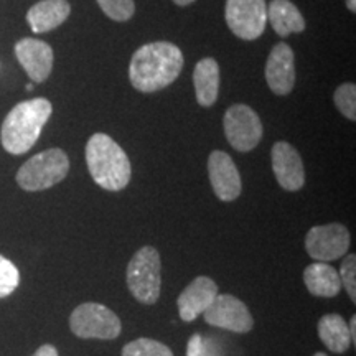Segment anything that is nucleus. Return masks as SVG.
<instances>
[{"instance_id": "nucleus-1", "label": "nucleus", "mask_w": 356, "mask_h": 356, "mask_svg": "<svg viewBox=\"0 0 356 356\" xmlns=\"http://www.w3.org/2000/svg\"><path fill=\"white\" fill-rule=\"evenodd\" d=\"M181 68L184 55L177 44L154 42L144 44L134 53L129 78L137 91L155 92L175 81Z\"/></svg>"}, {"instance_id": "nucleus-2", "label": "nucleus", "mask_w": 356, "mask_h": 356, "mask_svg": "<svg viewBox=\"0 0 356 356\" xmlns=\"http://www.w3.org/2000/svg\"><path fill=\"white\" fill-rule=\"evenodd\" d=\"M51 113V102L44 97L22 101L13 106L0 129V142L3 149L12 155L29 152L38 140Z\"/></svg>"}, {"instance_id": "nucleus-3", "label": "nucleus", "mask_w": 356, "mask_h": 356, "mask_svg": "<svg viewBox=\"0 0 356 356\" xmlns=\"http://www.w3.org/2000/svg\"><path fill=\"white\" fill-rule=\"evenodd\" d=\"M86 163L92 180L101 188L119 191L131 181V162L118 142L108 134L97 132L86 144Z\"/></svg>"}, {"instance_id": "nucleus-4", "label": "nucleus", "mask_w": 356, "mask_h": 356, "mask_svg": "<svg viewBox=\"0 0 356 356\" xmlns=\"http://www.w3.org/2000/svg\"><path fill=\"white\" fill-rule=\"evenodd\" d=\"M70 172L65 150L48 149L29 159L17 172V184L25 191H42L63 181Z\"/></svg>"}, {"instance_id": "nucleus-5", "label": "nucleus", "mask_w": 356, "mask_h": 356, "mask_svg": "<svg viewBox=\"0 0 356 356\" xmlns=\"http://www.w3.org/2000/svg\"><path fill=\"white\" fill-rule=\"evenodd\" d=\"M162 262L159 251L152 246L139 249L127 266V286L140 304L152 305L162 291Z\"/></svg>"}, {"instance_id": "nucleus-6", "label": "nucleus", "mask_w": 356, "mask_h": 356, "mask_svg": "<svg viewBox=\"0 0 356 356\" xmlns=\"http://www.w3.org/2000/svg\"><path fill=\"white\" fill-rule=\"evenodd\" d=\"M70 328L74 335L84 340H114L121 335L122 323L118 315L106 305L86 302L78 305L70 317Z\"/></svg>"}, {"instance_id": "nucleus-7", "label": "nucleus", "mask_w": 356, "mask_h": 356, "mask_svg": "<svg viewBox=\"0 0 356 356\" xmlns=\"http://www.w3.org/2000/svg\"><path fill=\"white\" fill-rule=\"evenodd\" d=\"M222 127L226 139L238 152H249L262 139L259 115L246 104L231 106L222 119Z\"/></svg>"}, {"instance_id": "nucleus-8", "label": "nucleus", "mask_w": 356, "mask_h": 356, "mask_svg": "<svg viewBox=\"0 0 356 356\" xmlns=\"http://www.w3.org/2000/svg\"><path fill=\"white\" fill-rule=\"evenodd\" d=\"M226 24L238 38L256 40L267 25L266 0H226Z\"/></svg>"}, {"instance_id": "nucleus-9", "label": "nucleus", "mask_w": 356, "mask_h": 356, "mask_svg": "<svg viewBox=\"0 0 356 356\" xmlns=\"http://www.w3.org/2000/svg\"><path fill=\"white\" fill-rule=\"evenodd\" d=\"M350 233L340 222L314 226L305 236V249L318 262L340 259L350 249Z\"/></svg>"}, {"instance_id": "nucleus-10", "label": "nucleus", "mask_w": 356, "mask_h": 356, "mask_svg": "<svg viewBox=\"0 0 356 356\" xmlns=\"http://www.w3.org/2000/svg\"><path fill=\"white\" fill-rule=\"evenodd\" d=\"M203 315L204 322L211 327L234 333L251 332L252 325H254V320H252L248 307L229 293H218Z\"/></svg>"}, {"instance_id": "nucleus-11", "label": "nucleus", "mask_w": 356, "mask_h": 356, "mask_svg": "<svg viewBox=\"0 0 356 356\" xmlns=\"http://www.w3.org/2000/svg\"><path fill=\"white\" fill-rule=\"evenodd\" d=\"M208 175L213 191L221 202H234L241 195V175L233 159L226 152L215 150L208 159Z\"/></svg>"}, {"instance_id": "nucleus-12", "label": "nucleus", "mask_w": 356, "mask_h": 356, "mask_svg": "<svg viewBox=\"0 0 356 356\" xmlns=\"http://www.w3.org/2000/svg\"><path fill=\"white\" fill-rule=\"evenodd\" d=\"M266 81L277 96H287L296 84V58L292 48L280 42L269 53L266 63Z\"/></svg>"}, {"instance_id": "nucleus-13", "label": "nucleus", "mask_w": 356, "mask_h": 356, "mask_svg": "<svg viewBox=\"0 0 356 356\" xmlns=\"http://www.w3.org/2000/svg\"><path fill=\"white\" fill-rule=\"evenodd\" d=\"M15 56L33 83L47 81L51 74L55 55L50 44L42 40L22 38L15 44Z\"/></svg>"}, {"instance_id": "nucleus-14", "label": "nucleus", "mask_w": 356, "mask_h": 356, "mask_svg": "<svg viewBox=\"0 0 356 356\" xmlns=\"http://www.w3.org/2000/svg\"><path fill=\"white\" fill-rule=\"evenodd\" d=\"M273 170L277 184L287 191L300 190L305 184V168L299 152L289 142H275L273 147Z\"/></svg>"}, {"instance_id": "nucleus-15", "label": "nucleus", "mask_w": 356, "mask_h": 356, "mask_svg": "<svg viewBox=\"0 0 356 356\" xmlns=\"http://www.w3.org/2000/svg\"><path fill=\"white\" fill-rule=\"evenodd\" d=\"M218 296V286L215 280L210 277L200 275L186 286L184 292L178 296V314L184 322H193L200 315L204 314V310L210 307Z\"/></svg>"}, {"instance_id": "nucleus-16", "label": "nucleus", "mask_w": 356, "mask_h": 356, "mask_svg": "<svg viewBox=\"0 0 356 356\" xmlns=\"http://www.w3.org/2000/svg\"><path fill=\"white\" fill-rule=\"evenodd\" d=\"M71 6L68 0H42L26 12V22L33 33H47L68 19Z\"/></svg>"}, {"instance_id": "nucleus-17", "label": "nucleus", "mask_w": 356, "mask_h": 356, "mask_svg": "<svg viewBox=\"0 0 356 356\" xmlns=\"http://www.w3.org/2000/svg\"><path fill=\"white\" fill-rule=\"evenodd\" d=\"M193 84L197 101L203 108H210L220 92V65L213 58H203L193 71Z\"/></svg>"}, {"instance_id": "nucleus-18", "label": "nucleus", "mask_w": 356, "mask_h": 356, "mask_svg": "<svg viewBox=\"0 0 356 356\" xmlns=\"http://www.w3.org/2000/svg\"><path fill=\"white\" fill-rule=\"evenodd\" d=\"M267 20L273 25L274 32L282 38L305 30V19L291 0H273L267 7Z\"/></svg>"}, {"instance_id": "nucleus-19", "label": "nucleus", "mask_w": 356, "mask_h": 356, "mask_svg": "<svg viewBox=\"0 0 356 356\" xmlns=\"http://www.w3.org/2000/svg\"><path fill=\"white\" fill-rule=\"evenodd\" d=\"M304 282L315 297H337L341 291L340 275L337 269L325 262H315L304 270Z\"/></svg>"}, {"instance_id": "nucleus-20", "label": "nucleus", "mask_w": 356, "mask_h": 356, "mask_svg": "<svg viewBox=\"0 0 356 356\" xmlns=\"http://www.w3.org/2000/svg\"><path fill=\"white\" fill-rule=\"evenodd\" d=\"M318 337L333 353H345L351 345L348 323L338 314H328L320 318Z\"/></svg>"}, {"instance_id": "nucleus-21", "label": "nucleus", "mask_w": 356, "mask_h": 356, "mask_svg": "<svg viewBox=\"0 0 356 356\" xmlns=\"http://www.w3.org/2000/svg\"><path fill=\"white\" fill-rule=\"evenodd\" d=\"M122 356H173L167 345L150 338H139L122 348Z\"/></svg>"}, {"instance_id": "nucleus-22", "label": "nucleus", "mask_w": 356, "mask_h": 356, "mask_svg": "<svg viewBox=\"0 0 356 356\" xmlns=\"http://www.w3.org/2000/svg\"><path fill=\"white\" fill-rule=\"evenodd\" d=\"M337 109L350 121H356V86L353 83H343L337 88L335 95Z\"/></svg>"}, {"instance_id": "nucleus-23", "label": "nucleus", "mask_w": 356, "mask_h": 356, "mask_svg": "<svg viewBox=\"0 0 356 356\" xmlns=\"http://www.w3.org/2000/svg\"><path fill=\"white\" fill-rule=\"evenodd\" d=\"M19 284L20 273L17 266L0 254V299L8 297L13 291H17Z\"/></svg>"}, {"instance_id": "nucleus-24", "label": "nucleus", "mask_w": 356, "mask_h": 356, "mask_svg": "<svg viewBox=\"0 0 356 356\" xmlns=\"http://www.w3.org/2000/svg\"><path fill=\"white\" fill-rule=\"evenodd\" d=\"M102 8V12L115 22H126L132 19L136 12V3L134 0H96Z\"/></svg>"}, {"instance_id": "nucleus-25", "label": "nucleus", "mask_w": 356, "mask_h": 356, "mask_svg": "<svg viewBox=\"0 0 356 356\" xmlns=\"http://www.w3.org/2000/svg\"><path fill=\"white\" fill-rule=\"evenodd\" d=\"M340 282L341 287H345L346 293L350 296L351 302H356V256L350 254L345 257L343 264L340 267Z\"/></svg>"}, {"instance_id": "nucleus-26", "label": "nucleus", "mask_w": 356, "mask_h": 356, "mask_svg": "<svg viewBox=\"0 0 356 356\" xmlns=\"http://www.w3.org/2000/svg\"><path fill=\"white\" fill-rule=\"evenodd\" d=\"M186 356H216V348L202 335H193L188 341Z\"/></svg>"}, {"instance_id": "nucleus-27", "label": "nucleus", "mask_w": 356, "mask_h": 356, "mask_svg": "<svg viewBox=\"0 0 356 356\" xmlns=\"http://www.w3.org/2000/svg\"><path fill=\"white\" fill-rule=\"evenodd\" d=\"M33 356H58V350L53 345H43L35 351Z\"/></svg>"}, {"instance_id": "nucleus-28", "label": "nucleus", "mask_w": 356, "mask_h": 356, "mask_svg": "<svg viewBox=\"0 0 356 356\" xmlns=\"http://www.w3.org/2000/svg\"><path fill=\"white\" fill-rule=\"evenodd\" d=\"M348 330H350V337H351V345H355V341H356V317H351L350 325H348Z\"/></svg>"}, {"instance_id": "nucleus-29", "label": "nucleus", "mask_w": 356, "mask_h": 356, "mask_svg": "<svg viewBox=\"0 0 356 356\" xmlns=\"http://www.w3.org/2000/svg\"><path fill=\"white\" fill-rule=\"evenodd\" d=\"M173 2H175L177 6H180V7H185V6H190V3H193L195 0H173Z\"/></svg>"}, {"instance_id": "nucleus-30", "label": "nucleus", "mask_w": 356, "mask_h": 356, "mask_svg": "<svg viewBox=\"0 0 356 356\" xmlns=\"http://www.w3.org/2000/svg\"><path fill=\"white\" fill-rule=\"evenodd\" d=\"M346 7H348V10L356 12V0H346Z\"/></svg>"}, {"instance_id": "nucleus-31", "label": "nucleus", "mask_w": 356, "mask_h": 356, "mask_svg": "<svg viewBox=\"0 0 356 356\" xmlns=\"http://www.w3.org/2000/svg\"><path fill=\"white\" fill-rule=\"evenodd\" d=\"M32 89H33V83L26 84V91H32Z\"/></svg>"}, {"instance_id": "nucleus-32", "label": "nucleus", "mask_w": 356, "mask_h": 356, "mask_svg": "<svg viewBox=\"0 0 356 356\" xmlns=\"http://www.w3.org/2000/svg\"><path fill=\"white\" fill-rule=\"evenodd\" d=\"M315 356H327L325 353H315Z\"/></svg>"}]
</instances>
